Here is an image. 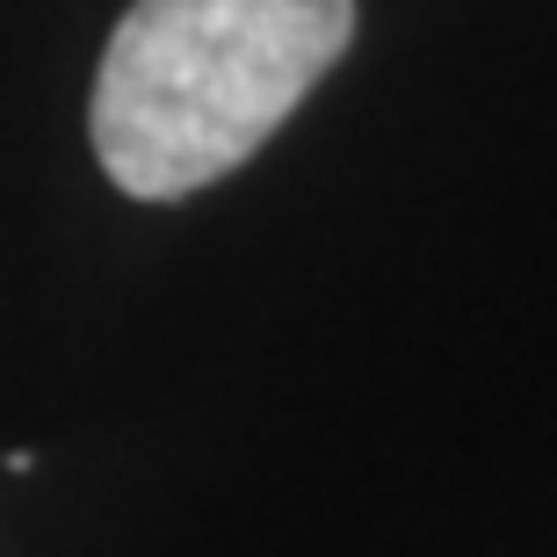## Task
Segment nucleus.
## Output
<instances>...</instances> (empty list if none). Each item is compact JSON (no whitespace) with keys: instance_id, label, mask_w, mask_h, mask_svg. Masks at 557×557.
<instances>
[{"instance_id":"nucleus-1","label":"nucleus","mask_w":557,"mask_h":557,"mask_svg":"<svg viewBox=\"0 0 557 557\" xmlns=\"http://www.w3.org/2000/svg\"><path fill=\"white\" fill-rule=\"evenodd\" d=\"M355 37V0H131L95 73V160L124 196L174 203L289 124Z\"/></svg>"}]
</instances>
